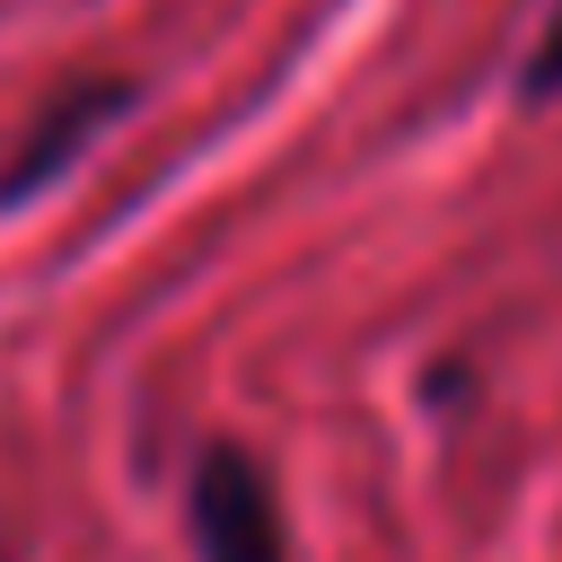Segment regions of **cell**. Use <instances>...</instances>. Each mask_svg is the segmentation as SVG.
Segmentation results:
<instances>
[{
	"instance_id": "cell-3",
	"label": "cell",
	"mask_w": 562,
	"mask_h": 562,
	"mask_svg": "<svg viewBox=\"0 0 562 562\" xmlns=\"http://www.w3.org/2000/svg\"><path fill=\"white\" fill-rule=\"evenodd\" d=\"M518 97H562V0H553L544 35H536L527 61H518Z\"/></svg>"
},
{
	"instance_id": "cell-2",
	"label": "cell",
	"mask_w": 562,
	"mask_h": 562,
	"mask_svg": "<svg viewBox=\"0 0 562 562\" xmlns=\"http://www.w3.org/2000/svg\"><path fill=\"white\" fill-rule=\"evenodd\" d=\"M132 97H140L132 79H79V88H61V97H53V114L26 132V149L9 158L0 202H18V193H35V184H53V176H61V167H70V158L114 123V114H132Z\"/></svg>"
},
{
	"instance_id": "cell-1",
	"label": "cell",
	"mask_w": 562,
	"mask_h": 562,
	"mask_svg": "<svg viewBox=\"0 0 562 562\" xmlns=\"http://www.w3.org/2000/svg\"><path fill=\"white\" fill-rule=\"evenodd\" d=\"M184 509H193V553L202 562H290L272 474L246 448H202L193 483H184Z\"/></svg>"
}]
</instances>
